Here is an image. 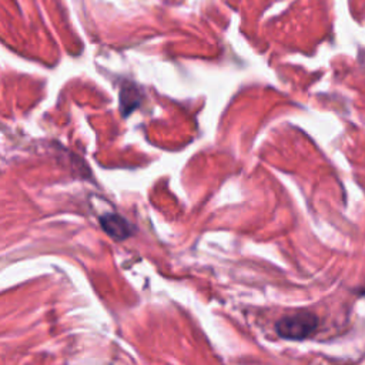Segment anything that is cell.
<instances>
[{"label": "cell", "instance_id": "6da1fadb", "mask_svg": "<svg viewBox=\"0 0 365 365\" xmlns=\"http://www.w3.org/2000/svg\"><path fill=\"white\" fill-rule=\"evenodd\" d=\"M318 327V318L309 311H298L279 318L275 322V332L291 341H301L314 334Z\"/></svg>", "mask_w": 365, "mask_h": 365}, {"label": "cell", "instance_id": "7a4b0ae2", "mask_svg": "<svg viewBox=\"0 0 365 365\" xmlns=\"http://www.w3.org/2000/svg\"><path fill=\"white\" fill-rule=\"evenodd\" d=\"M101 228L106 231L107 235L117 241H123L134 234V227L121 215L115 212H108L100 217Z\"/></svg>", "mask_w": 365, "mask_h": 365}, {"label": "cell", "instance_id": "3957f363", "mask_svg": "<svg viewBox=\"0 0 365 365\" xmlns=\"http://www.w3.org/2000/svg\"><path fill=\"white\" fill-rule=\"evenodd\" d=\"M138 100H140V96H138V90L137 88L128 87V86L123 87L121 93H120V101H121L123 111H124V108H127L125 115L138 106Z\"/></svg>", "mask_w": 365, "mask_h": 365}]
</instances>
